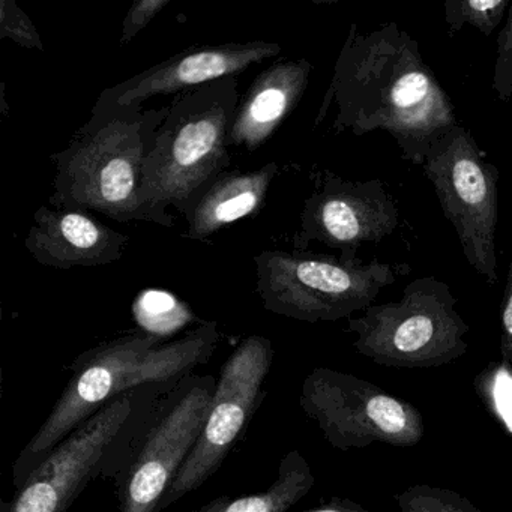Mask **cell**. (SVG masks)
<instances>
[{"label": "cell", "instance_id": "8fae6325", "mask_svg": "<svg viewBox=\"0 0 512 512\" xmlns=\"http://www.w3.org/2000/svg\"><path fill=\"white\" fill-rule=\"evenodd\" d=\"M274 359L271 340L250 335L226 359L202 434L164 494L158 512L199 490L229 457L265 400V383Z\"/></svg>", "mask_w": 512, "mask_h": 512}, {"label": "cell", "instance_id": "4fadbf2b", "mask_svg": "<svg viewBox=\"0 0 512 512\" xmlns=\"http://www.w3.org/2000/svg\"><path fill=\"white\" fill-rule=\"evenodd\" d=\"M266 41L190 47L131 79L101 92L94 109H142L151 98L178 97L208 83L239 76L253 65L280 55Z\"/></svg>", "mask_w": 512, "mask_h": 512}, {"label": "cell", "instance_id": "7402d4cb", "mask_svg": "<svg viewBox=\"0 0 512 512\" xmlns=\"http://www.w3.org/2000/svg\"><path fill=\"white\" fill-rule=\"evenodd\" d=\"M493 89L502 103L512 98V2L506 22L497 38V58L494 65Z\"/></svg>", "mask_w": 512, "mask_h": 512}, {"label": "cell", "instance_id": "30bf717a", "mask_svg": "<svg viewBox=\"0 0 512 512\" xmlns=\"http://www.w3.org/2000/svg\"><path fill=\"white\" fill-rule=\"evenodd\" d=\"M299 406L338 451L373 443L409 448L425 436L418 407L353 374L316 367L305 376Z\"/></svg>", "mask_w": 512, "mask_h": 512}, {"label": "cell", "instance_id": "e0dca14e", "mask_svg": "<svg viewBox=\"0 0 512 512\" xmlns=\"http://www.w3.org/2000/svg\"><path fill=\"white\" fill-rule=\"evenodd\" d=\"M316 485L307 458L298 449L287 452L278 464L277 478L260 493L215 497L194 512H287Z\"/></svg>", "mask_w": 512, "mask_h": 512}, {"label": "cell", "instance_id": "7a4b0ae2", "mask_svg": "<svg viewBox=\"0 0 512 512\" xmlns=\"http://www.w3.org/2000/svg\"><path fill=\"white\" fill-rule=\"evenodd\" d=\"M218 343L217 322H202L176 340L137 331L80 353L52 412L14 463V487L19 490L76 428L110 401L140 388H173L208 364Z\"/></svg>", "mask_w": 512, "mask_h": 512}, {"label": "cell", "instance_id": "52a82bcc", "mask_svg": "<svg viewBox=\"0 0 512 512\" xmlns=\"http://www.w3.org/2000/svg\"><path fill=\"white\" fill-rule=\"evenodd\" d=\"M451 287L421 277L404 287L398 301L373 304L350 317L353 347L383 367L422 370L449 364L466 355L469 325L457 311Z\"/></svg>", "mask_w": 512, "mask_h": 512}, {"label": "cell", "instance_id": "d4e9b609", "mask_svg": "<svg viewBox=\"0 0 512 512\" xmlns=\"http://www.w3.org/2000/svg\"><path fill=\"white\" fill-rule=\"evenodd\" d=\"M301 512H373L370 509L364 508L361 503L355 500L346 499V497H331L328 502H323L322 505L316 508L307 509Z\"/></svg>", "mask_w": 512, "mask_h": 512}, {"label": "cell", "instance_id": "44dd1931", "mask_svg": "<svg viewBox=\"0 0 512 512\" xmlns=\"http://www.w3.org/2000/svg\"><path fill=\"white\" fill-rule=\"evenodd\" d=\"M0 38L14 41L23 49L44 50L40 32L14 0L0 2Z\"/></svg>", "mask_w": 512, "mask_h": 512}, {"label": "cell", "instance_id": "2e32d148", "mask_svg": "<svg viewBox=\"0 0 512 512\" xmlns=\"http://www.w3.org/2000/svg\"><path fill=\"white\" fill-rule=\"evenodd\" d=\"M278 172L277 163L259 169L227 170L185 217L188 227L182 238L206 242L227 224L259 214L265 208L269 187Z\"/></svg>", "mask_w": 512, "mask_h": 512}, {"label": "cell", "instance_id": "277c9868", "mask_svg": "<svg viewBox=\"0 0 512 512\" xmlns=\"http://www.w3.org/2000/svg\"><path fill=\"white\" fill-rule=\"evenodd\" d=\"M238 79H221L173 98L146 161L145 197L163 226L187 217L205 191L229 170L230 127L238 109Z\"/></svg>", "mask_w": 512, "mask_h": 512}, {"label": "cell", "instance_id": "3957f363", "mask_svg": "<svg viewBox=\"0 0 512 512\" xmlns=\"http://www.w3.org/2000/svg\"><path fill=\"white\" fill-rule=\"evenodd\" d=\"M169 110L92 109L67 148L50 157L56 164L50 206L163 226L146 202L145 169Z\"/></svg>", "mask_w": 512, "mask_h": 512}, {"label": "cell", "instance_id": "8992f818", "mask_svg": "<svg viewBox=\"0 0 512 512\" xmlns=\"http://www.w3.org/2000/svg\"><path fill=\"white\" fill-rule=\"evenodd\" d=\"M254 263L265 310L308 323L350 319L397 280L391 263L311 251L265 250Z\"/></svg>", "mask_w": 512, "mask_h": 512}, {"label": "cell", "instance_id": "5bb4252c", "mask_svg": "<svg viewBox=\"0 0 512 512\" xmlns=\"http://www.w3.org/2000/svg\"><path fill=\"white\" fill-rule=\"evenodd\" d=\"M130 238L73 208L41 206L25 238L26 250L40 265L56 269L112 265L124 256Z\"/></svg>", "mask_w": 512, "mask_h": 512}, {"label": "cell", "instance_id": "cb8c5ba5", "mask_svg": "<svg viewBox=\"0 0 512 512\" xmlns=\"http://www.w3.org/2000/svg\"><path fill=\"white\" fill-rule=\"evenodd\" d=\"M499 349L503 364L512 365V242L511 260H509L505 292H503L502 310H500Z\"/></svg>", "mask_w": 512, "mask_h": 512}, {"label": "cell", "instance_id": "ffe728a7", "mask_svg": "<svg viewBox=\"0 0 512 512\" xmlns=\"http://www.w3.org/2000/svg\"><path fill=\"white\" fill-rule=\"evenodd\" d=\"M394 499L400 512H482L457 491L428 484L410 485Z\"/></svg>", "mask_w": 512, "mask_h": 512}, {"label": "cell", "instance_id": "7c38bea8", "mask_svg": "<svg viewBox=\"0 0 512 512\" xmlns=\"http://www.w3.org/2000/svg\"><path fill=\"white\" fill-rule=\"evenodd\" d=\"M398 226V209L379 179L349 181L329 170L314 175V191L304 202L293 250L319 242L340 256L356 257L364 244H379Z\"/></svg>", "mask_w": 512, "mask_h": 512}, {"label": "cell", "instance_id": "6da1fadb", "mask_svg": "<svg viewBox=\"0 0 512 512\" xmlns=\"http://www.w3.org/2000/svg\"><path fill=\"white\" fill-rule=\"evenodd\" d=\"M335 106L334 131L389 134L401 158L422 166L434 143L457 127L451 98L397 23L370 32L350 26L316 125Z\"/></svg>", "mask_w": 512, "mask_h": 512}, {"label": "cell", "instance_id": "d6986e66", "mask_svg": "<svg viewBox=\"0 0 512 512\" xmlns=\"http://www.w3.org/2000/svg\"><path fill=\"white\" fill-rule=\"evenodd\" d=\"M509 5V0H448L445 2L446 25L452 32L469 25L490 37L508 13Z\"/></svg>", "mask_w": 512, "mask_h": 512}, {"label": "cell", "instance_id": "603a6c76", "mask_svg": "<svg viewBox=\"0 0 512 512\" xmlns=\"http://www.w3.org/2000/svg\"><path fill=\"white\" fill-rule=\"evenodd\" d=\"M169 4L170 0H137L134 2L122 23L121 46L131 43Z\"/></svg>", "mask_w": 512, "mask_h": 512}, {"label": "cell", "instance_id": "ac0fdd59", "mask_svg": "<svg viewBox=\"0 0 512 512\" xmlns=\"http://www.w3.org/2000/svg\"><path fill=\"white\" fill-rule=\"evenodd\" d=\"M133 316L140 331L164 340L196 320L193 311L181 299L158 289L143 290L137 296Z\"/></svg>", "mask_w": 512, "mask_h": 512}, {"label": "cell", "instance_id": "9a60e30c", "mask_svg": "<svg viewBox=\"0 0 512 512\" xmlns=\"http://www.w3.org/2000/svg\"><path fill=\"white\" fill-rule=\"evenodd\" d=\"M307 59H280L251 83L230 127V146L257 151L301 103L311 76Z\"/></svg>", "mask_w": 512, "mask_h": 512}, {"label": "cell", "instance_id": "9c48e42d", "mask_svg": "<svg viewBox=\"0 0 512 512\" xmlns=\"http://www.w3.org/2000/svg\"><path fill=\"white\" fill-rule=\"evenodd\" d=\"M422 169L433 184L446 220L457 232L470 268L494 286L499 169L485 158L470 131L460 125L434 143Z\"/></svg>", "mask_w": 512, "mask_h": 512}, {"label": "cell", "instance_id": "5b68a950", "mask_svg": "<svg viewBox=\"0 0 512 512\" xmlns=\"http://www.w3.org/2000/svg\"><path fill=\"white\" fill-rule=\"evenodd\" d=\"M173 388H140L110 401L29 475L0 512H67L92 481L115 479L149 413Z\"/></svg>", "mask_w": 512, "mask_h": 512}, {"label": "cell", "instance_id": "ba28073f", "mask_svg": "<svg viewBox=\"0 0 512 512\" xmlns=\"http://www.w3.org/2000/svg\"><path fill=\"white\" fill-rule=\"evenodd\" d=\"M217 383L209 374H190L157 401L113 479L119 512H158L202 434Z\"/></svg>", "mask_w": 512, "mask_h": 512}]
</instances>
